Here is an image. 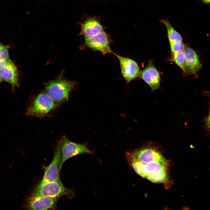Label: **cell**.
<instances>
[{
	"label": "cell",
	"instance_id": "6da1fadb",
	"mask_svg": "<svg viewBox=\"0 0 210 210\" xmlns=\"http://www.w3.org/2000/svg\"><path fill=\"white\" fill-rule=\"evenodd\" d=\"M126 155L129 165L139 175L152 182L169 186V163L156 148L147 145L127 152Z\"/></svg>",
	"mask_w": 210,
	"mask_h": 210
},
{
	"label": "cell",
	"instance_id": "7a4b0ae2",
	"mask_svg": "<svg viewBox=\"0 0 210 210\" xmlns=\"http://www.w3.org/2000/svg\"><path fill=\"white\" fill-rule=\"evenodd\" d=\"M60 104L53 100L45 91H43L31 99L26 115L42 118L60 106Z\"/></svg>",
	"mask_w": 210,
	"mask_h": 210
},
{
	"label": "cell",
	"instance_id": "3957f363",
	"mask_svg": "<svg viewBox=\"0 0 210 210\" xmlns=\"http://www.w3.org/2000/svg\"><path fill=\"white\" fill-rule=\"evenodd\" d=\"M76 85L75 82L60 78L47 83L44 91L53 100L60 104L68 101Z\"/></svg>",
	"mask_w": 210,
	"mask_h": 210
},
{
	"label": "cell",
	"instance_id": "277c9868",
	"mask_svg": "<svg viewBox=\"0 0 210 210\" xmlns=\"http://www.w3.org/2000/svg\"><path fill=\"white\" fill-rule=\"evenodd\" d=\"M32 194L46 196L56 200L64 195L69 198L74 196V192L65 187L60 179L44 183H40L35 188Z\"/></svg>",
	"mask_w": 210,
	"mask_h": 210
},
{
	"label": "cell",
	"instance_id": "5b68a950",
	"mask_svg": "<svg viewBox=\"0 0 210 210\" xmlns=\"http://www.w3.org/2000/svg\"><path fill=\"white\" fill-rule=\"evenodd\" d=\"M58 144L60 147L62 153V159L58 168L59 173L64 163L69 159L80 154L92 153L86 145L72 142L65 136H62Z\"/></svg>",
	"mask_w": 210,
	"mask_h": 210
},
{
	"label": "cell",
	"instance_id": "8992f818",
	"mask_svg": "<svg viewBox=\"0 0 210 210\" xmlns=\"http://www.w3.org/2000/svg\"><path fill=\"white\" fill-rule=\"evenodd\" d=\"M85 40L86 45L93 50L100 52L103 55L113 53L109 38L104 31L93 36L85 37Z\"/></svg>",
	"mask_w": 210,
	"mask_h": 210
},
{
	"label": "cell",
	"instance_id": "52a82bcc",
	"mask_svg": "<svg viewBox=\"0 0 210 210\" xmlns=\"http://www.w3.org/2000/svg\"><path fill=\"white\" fill-rule=\"evenodd\" d=\"M62 158L60 147L57 143L53 159L46 168L43 178L40 183H44L60 180L59 166Z\"/></svg>",
	"mask_w": 210,
	"mask_h": 210
},
{
	"label": "cell",
	"instance_id": "ba28073f",
	"mask_svg": "<svg viewBox=\"0 0 210 210\" xmlns=\"http://www.w3.org/2000/svg\"><path fill=\"white\" fill-rule=\"evenodd\" d=\"M113 53L119 60L122 74L127 83L138 76L140 69L136 62L130 58Z\"/></svg>",
	"mask_w": 210,
	"mask_h": 210
},
{
	"label": "cell",
	"instance_id": "9c48e42d",
	"mask_svg": "<svg viewBox=\"0 0 210 210\" xmlns=\"http://www.w3.org/2000/svg\"><path fill=\"white\" fill-rule=\"evenodd\" d=\"M138 76L144 80L152 91L160 88V76L157 70L151 62H150L144 69L140 71Z\"/></svg>",
	"mask_w": 210,
	"mask_h": 210
},
{
	"label": "cell",
	"instance_id": "30bf717a",
	"mask_svg": "<svg viewBox=\"0 0 210 210\" xmlns=\"http://www.w3.org/2000/svg\"><path fill=\"white\" fill-rule=\"evenodd\" d=\"M57 200L49 197L32 194L29 199L28 208L29 209L37 210L54 209Z\"/></svg>",
	"mask_w": 210,
	"mask_h": 210
},
{
	"label": "cell",
	"instance_id": "8fae6325",
	"mask_svg": "<svg viewBox=\"0 0 210 210\" xmlns=\"http://www.w3.org/2000/svg\"><path fill=\"white\" fill-rule=\"evenodd\" d=\"M185 59L186 72L188 74L196 73L202 66L199 56L191 48L185 47L184 49Z\"/></svg>",
	"mask_w": 210,
	"mask_h": 210
},
{
	"label": "cell",
	"instance_id": "7c38bea8",
	"mask_svg": "<svg viewBox=\"0 0 210 210\" xmlns=\"http://www.w3.org/2000/svg\"><path fill=\"white\" fill-rule=\"evenodd\" d=\"M0 72L3 80L10 84L13 90L15 87L20 86L18 71L12 61L1 69Z\"/></svg>",
	"mask_w": 210,
	"mask_h": 210
},
{
	"label": "cell",
	"instance_id": "4fadbf2b",
	"mask_svg": "<svg viewBox=\"0 0 210 210\" xmlns=\"http://www.w3.org/2000/svg\"><path fill=\"white\" fill-rule=\"evenodd\" d=\"M104 31L103 28L96 20L91 18L86 20L82 26L80 33L85 37L95 35Z\"/></svg>",
	"mask_w": 210,
	"mask_h": 210
},
{
	"label": "cell",
	"instance_id": "5bb4252c",
	"mask_svg": "<svg viewBox=\"0 0 210 210\" xmlns=\"http://www.w3.org/2000/svg\"><path fill=\"white\" fill-rule=\"evenodd\" d=\"M160 22L165 27L169 43L176 41H182L181 34L173 27L168 19H160Z\"/></svg>",
	"mask_w": 210,
	"mask_h": 210
},
{
	"label": "cell",
	"instance_id": "9a60e30c",
	"mask_svg": "<svg viewBox=\"0 0 210 210\" xmlns=\"http://www.w3.org/2000/svg\"><path fill=\"white\" fill-rule=\"evenodd\" d=\"M172 60L185 73V59L184 50L175 54H172Z\"/></svg>",
	"mask_w": 210,
	"mask_h": 210
},
{
	"label": "cell",
	"instance_id": "2e32d148",
	"mask_svg": "<svg viewBox=\"0 0 210 210\" xmlns=\"http://www.w3.org/2000/svg\"><path fill=\"white\" fill-rule=\"evenodd\" d=\"M169 43L172 54L183 50L185 47L182 41H176Z\"/></svg>",
	"mask_w": 210,
	"mask_h": 210
},
{
	"label": "cell",
	"instance_id": "e0dca14e",
	"mask_svg": "<svg viewBox=\"0 0 210 210\" xmlns=\"http://www.w3.org/2000/svg\"><path fill=\"white\" fill-rule=\"evenodd\" d=\"M9 58L8 48L0 42V60Z\"/></svg>",
	"mask_w": 210,
	"mask_h": 210
},
{
	"label": "cell",
	"instance_id": "ac0fdd59",
	"mask_svg": "<svg viewBox=\"0 0 210 210\" xmlns=\"http://www.w3.org/2000/svg\"><path fill=\"white\" fill-rule=\"evenodd\" d=\"M12 61L9 58L4 60H0V71Z\"/></svg>",
	"mask_w": 210,
	"mask_h": 210
},
{
	"label": "cell",
	"instance_id": "d6986e66",
	"mask_svg": "<svg viewBox=\"0 0 210 210\" xmlns=\"http://www.w3.org/2000/svg\"><path fill=\"white\" fill-rule=\"evenodd\" d=\"M210 0H198L202 4L209 5L210 4Z\"/></svg>",
	"mask_w": 210,
	"mask_h": 210
},
{
	"label": "cell",
	"instance_id": "ffe728a7",
	"mask_svg": "<svg viewBox=\"0 0 210 210\" xmlns=\"http://www.w3.org/2000/svg\"><path fill=\"white\" fill-rule=\"evenodd\" d=\"M3 80L0 72V83Z\"/></svg>",
	"mask_w": 210,
	"mask_h": 210
}]
</instances>
